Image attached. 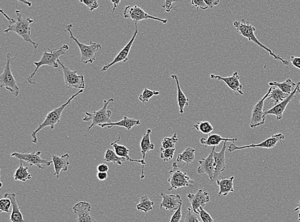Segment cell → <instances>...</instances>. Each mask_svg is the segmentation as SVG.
<instances>
[{
  "label": "cell",
  "mask_w": 300,
  "mask_h": 222,
  "mask_svg": "<svg viewBox=\"0 0 300 222\" xmlns=\"http://www.w3.org/2000/svg\"><path fill=\"white\" fill-rule=\"evenodd\" d=\"M17 19L14 20L13 22H10L7 29L4 31L5 33L14 32L17 34L20 38L23 39L26 42L30 43L33 45L35 49L38 48L39 44L33 40L31 38V24L34 22L32 18H23L22 14L20 10H16Z\"/></svg>",
  "instance_id": "cell-1"
},
{
  "label": "cell",
  "mask_w": 300,
  "mask_h": 222,
  "mask_svg": "<svg viewBox=\"0 0 300 222\" xmlns=\"http://www.w3.org/2000/svg\"><path fill=\"white\" fill-rule=\"evenodd\" d=\"M233 25L235 27L237 32L240 35H241L244 38L248 39V41H251V42H254L255 44L258 45L260 48L264 49L265 51L269 53L270 56L273 57L277 61H281L283 65L288 66L289 65V61L284 60L279 55L275 54L274 52L271 49L268 48V47L264 46L262 44L258 38H256V35H255V32L256 31V28L254 26L252 25L249 22L246 21L244 20H236L234 22Z\"/></svg>",
  "instance_id": "cell-2"
},
{
  "label": "cell",
  "mask_w": 300,
  "mask_h": 222,
  "mask_svg": "<svg viewBox=\"0 0 300 222\" xmlns=\"http://www.w3.org/2000/svg\"><path fill=\"white\" fill-rule=\"evenodd\" d=\"M69 46L67 44H64L60 48L57 49H53L51 51H47L44 49V53H43L42 57H41L40 61H35L34 63L36 66V69L28 78V83L31 85H37V83L33 81L32 79L38 73V70L43 65L58 68L59 65L58 61L60 57L62 56V55H67V51L69 50Z\"/></svg>",
  "instance_id": "cell-3"
},
{
  "label": "cell",
  "mask_w": 300,
  "mask_h": 222,
  "mask_svg": "<svg viewBox=\"0 0 300 222\" xmlns=\"http://www.w3.org/2000/svg\"><path fill=\"white\" fill-rule=\"evenodd\" d=\"M83 91L84 90H80V91H78L77 93L74 94L73 96L71 97V98L69 99V100L67 101V102H65V103L62 104V105L59 107V108H55L54 110L51 111L50 112H49L48 114H47L44 121L39 124V127L36 130L33 131L32 133V142L34 143L38 142L37 135H38L39 131L42 130V129L45 128V127H49L51 129H54L55 125H56L57 123L60 122L61 116V114H62L63 110H65V108L71 103L74 99L77 98L80 94L83 93Z\"/></svg>",
  "instance_id": "cell-4"
},
{
  "label": "cell",
  "mask_w": 300,
  "mask_h": 222,
  "mask_svg": "<svg viewBox=\"0 0 300 222\" xmlns=\"http://www.w3.org/2000/svg\"><path fill=\"white\" fill-rule=\"evenodd\" d=\"M73 24H69L66 26L64 31L69 33L70 39L75 41L78 46L79 47L80 53H81V61L82 62L87 63H93L96 61V53L102 48L101 45L97 42L90 41V44L87 45L80 42L73 34Z\"/></svg>",
  "instance_id": "cell-5"
},
{
  "label": "cell",
  "mask_w": 300,
  "mask_h": 222,
  "mask_svg": "<svg viewBox=\"0 0 300 222\" xmlns=\"http://www.w3.org/2000/svg\"><path fill=\"white\" fill-rule=\"evenodd\" d=\"M16 58V57L12 58L11 53H7L5 66L4 68L3 73L0 77V87L5 88L12 95L17 97L20 94V88L18 87L17 82L14 78L11 70V63Z\"/></svg>",
  "instance_id": "cell-6"
},
{
  "label": "cell",
  "mask_w": 300,
  "mask_h": 222,
  "mask_svg": "<svg viewBox=\"0 0 300 222\" xmlns=\"http://www.w3.org/2000/svg\"><path fill=\"white\" fill-rule=\"evenodd\" d=\"M114 101V100L112 98L110 99L109 100H104L103 107L100 109V110L96 111V112H94L93 113L85 112L86 116L83 119V121L84 122L92 121V122L91 125L88 127L87 132H88L94 126L112 123L110 119L112 112V111L108 110V106L110 102Z\"/></svg>",
  "instance_id": "cell-7"
},
{
  "label": "cell",
  "mask_w": 300,
  "mask_h": 222,
  "mask_svg": "<svg viewBox=\"0 0 300 222\" xmlns=\"http://www.w3.org/2000/svg\"><path fill=\"white\" fill-rule=\"evenodd\" d=\"M169 174L170 178L168 180L170 185V188L168 189L169 191L190 186L195 183L194 181L191 180L186 173L180 170V166L176 162L173 163V167L169 172Z\"/></svg>",
  "instance_id": "cell-8"
},
{
  "label": "cell",
  "mask_w": 300,
  "mask_h": 222,
  "mask_svg": "<svg viewBox=\"0 0 300 222\" xmlns=\"http://www.w3.org/2000/svg\"><path fill=\"white\" fill-rule=\"evenodd\" d=\"M59 64L61 67L63 73V79L65 87L75 88L77 89L84 90L85 88V78L83 75H78L77 71H72L69 67L65 66L60 59Z\"/></svg>",
  "instance_id": "cell-9"
},
{
  "label": "cell",
  "mask_w": 300,
  "mask_h": 222,
  "mask_svg": "<svg viewBox=\"0 0 300 222\" xmlns=\"http://www.w3.org/2000/svg\"><path fill=\"white\" fill-rule=\"evenodd\" d=\"M41 154L42 152H32V153H27L26 152L24 153H18V152H14L11 154V157L15 158L16 159L26 162L30 164V166H36L39 169L44 170L42 164H46V166H50L53 161H47L46 160L42 159L41 158Z\"/></svg>",
  "instance_id": "cell-10"
},
{
  "label": "cell",
  "mask_w": 300,
  "mask_h": 222,
  "mask_svg": "<svg viewBox=\"0 0 300 222\" xmlns=\"http://www.w3.org/2000/svg\"><path fill=\"white\" fill-rule=\"evenodd\" d=\"M124 18L126 19H131L135 22H140L142 20H159L162 23H167L168 20L161 19V18H156L155 16L149 15L147 12H145L139 6H127L125 7L124 12H123Z\"/></svg>",
  "instance_id": "cell-11"
},
{
  "label": "cell",
  "mask_w": 300,
  "mask_h": 222,
  "mask_svg": "<svg viewBox=\"0 0 300 222\" xmlns=\"http://www.w3.org/2000/svg\"><path fill=\"white\" fill-rule=\"evenodd\" d=\"M284 139V135H283L281 133H277V134L271 136V137L268 138V139L265 140V141L260 143H253L251 145L238 147L234 143H232L227 148L229 153H233V152L238 151V150L249 149V148L260 147L264 148V149H271L275 147L279 141L281 142V141Z\"/></svg>",
  "instance_id": "cell-12"
},
{
  "label": "cell",
  "mask_w": 300,
  "mask_h": 222,
  "mask_svg": "<svg viewBox=\"0 0 300 222\" xmlns=\"http://www.w3.org/2000/svg\"><path fill=\"white\" fill-rule=\"evenodd\" d=\"M271 90V87L269 88L268 92L253 108L251 120H250V126L252 129L256 128L257 127L262 126V125L265 124L266 116H265L263 108H264L265 100L268 99Z\"/></svg>",
  "instance_id": "cell-13"
},
{
  "label": "cell",
  "mask_w": 300,
  "mask_h": 222,
  "mask_svg": "<svg viewBox=\"0 0 300 222\" xmlns=\"http://www.w3.org/2000/svg\"><path fill=\"white\" fill-rule=\"evenodd\" d=\"M136 30L132 38L129 41V42L126 45V46L120 51V53L117 55L116 58L114 61L110 63H106L102 67L101 72H105L107 70L110 69L113 65L116 64V63L120 62L126 63L128 61V56L129 53H130L131 49L132 48L133 43L135 42L136 38H137L138 33H139V30H138L137 22H135Z\"/></svg>",
  "instance_id": "cell-14"
},
{
  "label": "cell",
  "mask_w": 300,
  "mask_h": 222,
  "mask_svg": "<svg viewBox=\"0 0 300 222\" xmlns=\"http://www.w3.org/2000/svg\"><path fill=\"white\" fill-rule=\"evenodd\" d=\"M216 147H213L210 154L207 158H202L199 160V166L197 168V172L199 174H205L209 176L210 182H213L214 174H215V160H214V153L215 151Z\"/></svg>",
  "instance_id": "cell-15"
},
{
  "label": "cell",
  "mask_w": 300,
  "mask_h": 222,
  "mask_svg": "<svg viewBox=\"0 0 300 222\" xmlns=\"http://www.w3.org/2000/svg\"><path fill=\"white\" fill-rule=\"evenodd\" d=\"M74 213L77 216L78 222H96L91 215L92 207L87 202H79L73 207Z\"/></svg>",
  "instance_id": "cell-16"
},
{
  "label": "cell",
  "mask_w": 300,
  "mask_h": 222,
  "mask_svg": "<svg viewBox=\"0 0 300 222\" xmlns=\"http://www.w3.org/2000/svg\"><path fill=\"white\" fill-rule=\"evenodd\" d=\"M299 87H300V81L297 83V88H296L295 91L287 97L285 100L280 102V103L276 104L270 110L264 112L265 116H268V115H273V116H276L277 121H280L282 119L283 112H285L287 105L295 99L296 94L298 92V88Z\"/></svg>",
  "instance_id": "cell-17"
},
{
  "label": "cell",
  "mask_w": 300,
  "mask_h": 222,
  "mask_svg": "<svg viewBox=\"0 0 300 222\" xmlns=\"http://www.w3.org/2000/svg\"><path fill=\"white\" fill-rule=\"evenodd\" d=\"M211 79L218 80L223 81L233 92L243 96L242 92V85L240 83V77L237 71L234 72L233 75L229 77H222L221 76L214 75H210Z\"/></svg>",
  "instance_id": "cell-18"
},
{
  "label": "cell",
  "mask_w": 300,
  "mask_h": 222,
  "mask_svg": "<svg viewBox=\"0 0 300 222\" xmlns=\"http://www.w3.org/2000/svg\"><path fill=\"white\" fill-rule=\"evenodd\" d=\"M227 141H224L222 149L219 152L214 153L215 160V174H214L213 182H217L221 177V174L226 169L225 151L227 149Z\"/></svg>",
  "instance_id": "cell-19"
},
{
  "label": "cell",
  "mask_w": 300,
  "mask_h": 222,
  "mask_svg": "<svg viewBox=\"0 0 300 222\" xmlns=\"http://www.w3.org/2000/svg\"><path fill=\"white\" fill-rule=\"evenodd\" d=\"M120 141V138L119 137V139L117 140V141H114V142L111 143V145L112 147H114L115 149V152L117 154V155L119 156V157L123 158V159L125 160V161H131V162H137V163H139L142 165V169H141V179L143 180V178H145V174H144V167L146 164V162L144 160L142 159L141 160H132L130 157H129V149H127L126 146L123 145L119 144L118 142Z\"/></svg>",
  "instance_id": "cell-20"
},
{
  "label": "cell",
  "mask_w": 300,
  "mask_h": 222,
  "mask_svg": "<svg viewBox=\"0 0 300 222\" xmlns=\"http://www.w3.org/2000/svg\"><path fill=\"white\" fill-rule=\"evenodd\" d=\"M187 197H188L189 201H190L193 210L197 214H199L197 212V210L200 207H204L205 204L210 201L209 193L204 192V191L201 190V189L195 194L188 193L187 195Z\"/></svg>",
  "instance_id": "cell-21"
},
{
  "label": "cell",
  "mask_w": 300,
  "mask_h": 222,
  "mask_svg": "<svg viewBox=\"0 0 300 222\" xmlns=\"http://www.w3.org/2000/svg\"><path fill=\"white\" fill-rule=\"evenodd\" d=\"M163 201L160 203V209L165 208L170 212H176L180 207L182 206V201L180 195H166L161 193Z\"/></svg>",
  "instance_id": "cell-22"
},
{
  "label": "cell",
  "mask_w": 300,
  "mask_h": 222,
  "mask_svg": "<svg viewBox=\"0 0 300 222\" xmlns=\"http://www.w3.org/2000/svg\"><path fill=\"white\" fill-rule=\"evenodd\" d=\"M51 157H52L53 163L54 164V176H56L57 179H59L61 171L67 172L68 170V167L70 164V156L67 153L61 156L52 155Z\"/></svg>",
  "instance_id": "cell-23"
},
{
  "label": "cell",
  "mask_w": 300,
  "mask_h": 222,
  "mask_svg": "<svg viewBox=\"0 0 300 222\" xmlns=\"http://www.w3.org/2000/svg\"><path fill=\"white\" fill-rule=\"evenodd\" d=\"M5 198L9 199L12 202V211L10 221L11 222H26L20 212V207L16 200V194L14 193H7L4 195Z\"/></svg>",
  "instance_id": "cell-24"
},
{
  "label": "cell",
  "mask_w": 300,
  "mask_h": 222,
  "mask_svg": "<svg viewBox=\"0 0 300 222\" xmlns=\"http://www.w3.org/2000/svg\"><path fill=\"white\" fill-rule=\"evenodd\" d=\"M141 124L140 121L137 120V119L129 118L127 117H124L122 120L117 122L110 123V124H104L100 125V127L101 128L108 127V129L112 128L113 126L123 127L127 129V130H130L133 127L139 126Z\"/></svg>",
  "instance_id": "cell-25"
},
{
  "label": "cell",
  "mask_w": 300,
  "mask_h": 222,
  "mask_svg": "<svg viewBox=\"0 0 300 222\" xmlns=\"http://www.w3.org/2000/svg\"><path fill=\"white\" fill-rule=\"evenodd\" d=\"M238 141V139H228V138L221 137L220 135L218 134H213L209 136L207 139H201L200 142L201 144L204 145L205 147L209 146H213V147H217L220 145L221 141H231L234 143Z\"/></svg>",
  "instance_id": "cell-26"
},
{
  "label": "cell",
  "mask_w": 300,
  "mask_h": 222,
  "mask_svg": "<svg viewBox=\"0 0 300 222\" xmlns=\"http://www.w3.org/2000/svg\"><path fill=\"white\" fill-rule=\"evenodd\" d=\"M234 176L229 178H221L220 180H218L217 183L220 187L219 197L227 196L229 193L234 192Z\"/></svg>",
  "instance_id": "cell-27"
},
{
  "label": "cell",
  "mask_w": 300,
  "mask_h": 222,
  "mask_svg": "<svg viewBox=\"0 0 300 222\" xmlns=\"http://www.w3.org/2000/svg\"><path fill=\"white\" fill-rule=\"evenodd\" d=\"M152 130L151 129H147V131L143 134L142 139L140 142L141 152L142 154V160L145 161L146 154L150 151L155 149V146L151 141V134Z\"/></svg>",
  "instance_id": "cell-28"
},
{
  "label": "cell",
  "mask_w": 300,
  "mask_h": 222,
  "mask_svg": "<svg viewBox=\"0 0 300 222\" xmlns=\"http://www.w3.org/2000/svg\"><path fill=\"white\" fill-rule=\"evenodd\" d=\"M171 78L176 82L177 87H178V100L180 113V114H183L185 107L189 106V99L187 98L186 96L184 95V92H182L181 88H180V80H179L178 76L176 75H172Z\"/></svg>",
  "instance_id": "cell-29"
},
{
  "label": "cell",
  "mask_w": 300,
  "mask_h": 222,
  "mask_svg": "<svg viewBox=\"0 0 300 222\" xmlns=\"http://www.w3.org/2000/svg\"><path fill=\"white\" fill-rule=\"evenodd\" d=\"M269 85L270 87H277L284 92V93L290 95L295 91L297 88V83L292 81L291 79H287L283 82L271 81L269 83Z\"/></svg>",
  "instance_id": "cell-30"
},
{
  "label": "cell",
  "mask_w": 300,
  "mask_h": 222,
  "mask_svg": "<svg viewBox=\"0 0 300 222\" xmlns=\"http://www.w3.org/2000/svg\"><path fill=\"white\" fill-rule=\"evenodd\" d=\"M14 178V180L22 182H26L32 178V175L28 172V167L23 166V161H20V165L16 170Z\"/></svg>",
  "instance_id": "cell-31"
},
{
  "label": "cell",
  "mask_w": 300,
  "mask_h": 222,
  "mask_svg": "<svg viewBox=\"0 0 300 222\" xmlns=\"http://www.w3.org/2000/svg\"><path fill=\"white\" fill-rule=\"evenodd\" d=\"M271 90L270 95H269L267 100H270L275 105L280 103V102L283 101L285 100L289 95L288 94L284 93V92L281 91L280 88L277 87H271Z\"/></svg>",
  "instance_id": "cell-32"
},
{
  "label": "cell",
  "mask_w": 300,
  "mask_h": 222,
  "mask_svg": "<svg viewBox=\"0 0 300 222\" xmlns=\"http://www.w3.org/2000/svg\"><path fill=\"white\" fill-rule=\"evenodd\" d=\"M195 159V149L188 147L181 154H180L177 158V161L184 162L188 166Z\"/></svg>",
  "instance_id": "cell-33"
},
{
  "label": "cell",
  "mask_w": 300,
  "mask_h": 222,
  "mask_svg": "<svg viewBox=\"0 0 300 222\" xmlns=\"http://www.w3.org/2000/svg\"><path fill=\"white\" fill-rule=\"evenodd\" d=\"M154 204L155 202L150 200L147 195H142L140 196V201L138 203L137 209L138 211L148 213L153 210Z\"/></svg>",
  "instance_id": "cell-34"
},
{
  "label": "cell",
  "mask_w": 300,
  "mask_h": 222,
  "mask_svg": "<svg viewBox=\"0 0 300 222\" xmlns=\"http://www.w3.org/2000/svg\"><path fill=\"white\" fill-rule=\"evenodd\" d=\"M104 160L108 163H114L115 164H118L119 165H122L123 162L125 161V160L123 158L119 157L117 155L116 152L113 151L111 149H108L105 152V155H104Z\"/></svg>",
  "instance_id": "cell-35"
},
{
  "label": "cell",
  "mask_w": 300,
  "mask_h": 222,
  "mask_svg": "<svg viewBox=\"0 0 300 222\" xmlns=\"http://www.w3.org/2000/svg\"><path fill=\"white\" fill-rule=\"evenodd\" d=\"M178 141V134L175 133L172 137L164 138L161 142V147L160 151H163V150L167 149H174L176 143Z\"/></svg>",
  "instance_id": "cell-36"
},
{
  "label": "cell",
  "mask_w": 300,
  "mask_h": 222,
  "mask_svg": "<svg viewBox=\"0 0 300 222\" xmlns=\"http://www.w3.org/2000/svg\"><path fill=\"white\" fill-rule=\"evenodd\" d=\"M194 128L196 129L197 131H200L203 134H209L213 131V126L209 121H202V122H198L194 126Z\"/></svg>",
  "instance_id": "cell-37"
},
{
  "label": "cell",
  "mask_w": 300,
  "mask_h": 222,
  "mask_svg": "<svg viewBox=\"0 0 300 222\" xmlns=\"http://www.w3.org/2000/svg\"><path fill=\"white\" fill-rule=\"evenodd\" d=\"M160 92L159 91H155V90H151L148 89L147 87L144 88L143 91L140 95L139 96V100L140 101L143 103L149 102V101L151 100L153 96L160 95Z\"/></svg>",
  "instance_id": "cell-38"
},
{
  "label": "cell",
  "mask_w": 300,
  "mask_h": 222,
  "mask_svg": "<svg viewBox=\"0 0 300 222\" xmlns=\"http://www.w3.org/2000/svg\"><path fill=\"white\" fill-rule=\"evenodd\" d=\"M184 222H203L199 214L195 213L192 208L189 207L188 214L185 217Z\"/></svg>",
  "instance_id": "cell-39"
},
{
  "label": "cell",
  "mask_w": 300,
  "mask_h": 222,
  "mask_svg": "<svg viewBox=\"0 0 300 222\" xmlns=\"http://www.w3.org/2000/svg\"><path fill=\"white\" fill-rule=\"evenodd\" d=\"M11 207L12 202L9 199L4 197L0 200V211L1 212L10 213V209Z\"/></svg>",
  "instance_id": "cell-40"
},
{
  "label": "cell",
  "mask_w": 300,
  "mask_h": 222,
  "mask_svg": "<svg viewBox=\"0 0 300 222\" xmlns=\"http://www.w3.org/2000/svg\"><path fill=\"white\" fill-rule=\"evenodd\" d=\"M175 152H176V149H167L163 150V151H161L160 154V158L161 160H163L164 161H168L170 160H172L174 158Z\"/></svg>",
  "instance_id": "cell-41"
},
{
  "label": "cell",
  "mask_w": 300,
  "mask_h": 222,
  "mask_svg": "<svg viewBox=\"0 0 300 222\" xmlns=\"http://www.w3.org/2000/svg\"><path fill=\"white\" fill-rule=\"evenodd\" d=\"M197 212L200 215V217L203 222H216L215 220L211 217L210 214H209L206 211H205L203 207H200V208L197 210Z\"/></svg>",
  "instance_id": "cell-42"
},
{
  "label": "cell",
  "mask_w": 300,
  "mask_h": 222,
  "mask_svg": "<svg viewBox=\"0 0 300 222\" xmlns=\"http://www.w3.org/2000/svg\"><path fill=\"white\" fill-rule=\"evenodd\" d=\"M79 1L80 3L85 4L90 11H94L100 7V4L97 0H80Z\"/></svg>",
  "instance_id": "cell-43"
},
{
  "label": "cell",
  "mask_w": 300,
  "mask_h": 222,
  "mask_svg": "<svg viewBox=\"0 0 300 222\" xmlns=\"http://www.w3.org/2000/svg\"><path fill=\"white\" fill-rule=\"evenodd\" d=\"M192 4L195 7H197V10L201 9L203 10H205L209 9L204 0H193Z\"/></svg>",
  "instance_id": "cell-44"
},
{
  "label": "cell",
  "mask_w": 300,
  "mask_h": 222,
  "mask_svg": "<svg viewBox=\"0 0 300 222\" xmlns=\"http://www.w3.org/2000/svg\"><path fill=\"white\" fill-rule=\"evenodd\" d=\"M182 219V206L174 212L169 222H180Z\"/></svg>",
  "instance_id": "cell-45"
},
{
  "label": "cell",
  "mask_w": 300,
  "mask_h": 222,
  "mask_svg": "<svg viewBox=\"0 0 300 222\" xmlns=\"http://www.w3.org/2000/svg\"><path fill=\"white\" fill-rule=\"evenodd\" d=\"M175 2H176V1H168V0H165L163 5H161V7L163 8L166 12H170L172 9H176V8H174L173 5H172Z\"/></svg>",
  "instance_id": "cell-46"
},
{
  "label": "cell",
  "mask_w": 300,
  "mask_h": 222,
  "mask_svg": "<svg viewBox=\"0 0 300 222\" xmlns=\"http://www.w3.org/2000/svg\"><path fill=\"white\" fill-rule=\"evenodd\" d=\"M290 62L294 67L300 70V57L291 56L290 59Z\"/></svg>",
  "instance_id": "cell-47"
},
{
  "label": "cell",
  "mask_w": 300,
  "mask_h": 222,
  "mask_svg": "<svg viewBox=\"0 0 300 222\" xmlns=\"http://www.w3.org/2000/svg\"><path fill=\"white\" fill-rule=\"evenodd\" d=\"M204 1L209 9H213L214 7L220 3V0H204Z\"/></svg>",
  "instance_id": "cell-48"
},
{
  "label": "cell",
  "mask_w": 300,
  "mask_h": 222,
  "mask_svg": "<svg viewBox=\"0 0 300 222\" xmlns=\"http://www.w3.org/2000/svg\"><path fill=\"white\" fill-rule=\"evenodd\" d=\"M97 170L98 172H105V173H107V172H108L109 167L107 165V164L101 163L99 164V166L97 168Z\"/></svg>",
  "instance_id": "cell-49"
},
{
  "label": "cell",
  "mask_w": 300,
  "mask_h": 222,
  "mask_svg": "<svg viewBox=\"0 0 300 222\" xmlns=\"http://www.w3.org/2000/svg\"><path fill=\"white\" fill-rule=\"evenodd\" d=\"M97 177L100 181H105L108 178V174L105 172H98Z\"/></svg>",
  "instance_id": "cell-50"
},
{
  "label": "cell",
  "mask_w": 300,
  "mask_h": 222,
  "mask_svg": "<svg viewBox=\"0 0 300 222\" xmlns=\"http://www.w3.org/2000/svg\"><path fill=\"white\" fill-rule=\"evenodd\" d=\"M111 2H112V3H113V5H114V9H113V11H115V10H116V8L118 7L119 3H120V0H119V1H114V0H112Z\"/></svg>",
  "instance_id": "cell-51"
},
{
  "label": "cell",
  "mask_w": 300,
  "mask_h": 222,
  "mask_svg": "<svg viewBox=\"0 0 300 222\" xmlns=\"http://www.w3.org/2000/svg\"><path fill=\"white\" fill-rule=\"evenodd\" d=\"M294 211H296V212H297V211H299V221L300 222V201H299V202H298L297 203V207H296V208L295 209H294Z\"/></svg>",
  "instance_id": "cell-52"
},
{
  "label": "cell",
  "mask_w": 300,
  "mask_h": 222,
  "mask_svg": "<svg viewBox=\"0 0 300 222\" xmlns=\"http://www.w3.org/2000/svg\"><path fill=\"white\" fill-rule=\"evenodd\" d=\"M18 1L20 2V3L26 4V5H27L28 7H32V3H31V2L28 1H23V0H20V1Z\"/></svg>",
  "instance_id": "cell-53"
},
{
  "label": "cell",
  "mask_w": 300,
  "mask_h": 222,
  "mask_svg": "<svg viewBox=\"0 0 300 222\" xmlns=\"http://www.w3.org/2000/svg\"><path fill=\"white\" fill-rule=\"evenodd\" d=\"M298 92L300 94V87L298 88Z\"/></svg>",
  "instance_id": "cell-54"
}]
</instances>
